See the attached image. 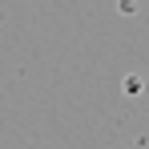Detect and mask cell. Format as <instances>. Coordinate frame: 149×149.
<instances>
[]
</instances>
